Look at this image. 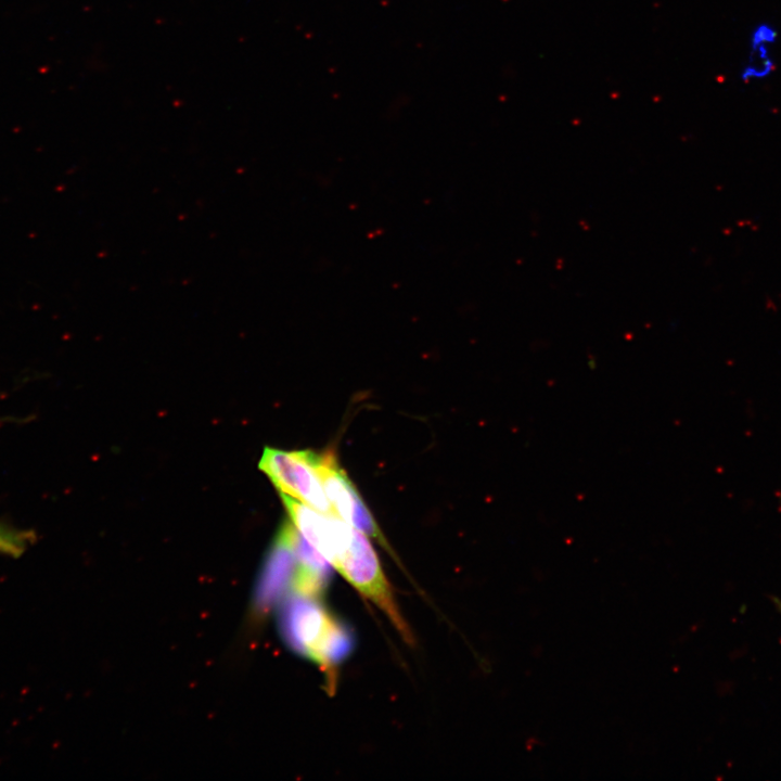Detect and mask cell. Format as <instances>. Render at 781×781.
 <instances>
[{
    "instance_id": "3",
    "label": "cell",
    "mask_w": 781,
    "mask_h": 781,
    "mask_svg": "<svg viewBox=\"0 0 781 781\" xmlns=\"http://www.w3.org/2000/svg\"><path fill=\"white\" fill-rule=\"evenodd\" d=\"M318 453L309 450L285 451L265 448L259 469L280 494L327 514H334L324 492L318 470Z\"/></svg>"
},
{
    "instance_id": "5",
    "label": "cell",
    "mask_w": 781,
    "mask_h": 781,
    "mask_svg": "<svg viewBox=\"0 0 781 781\" xmlns=\"http://www.w3.org/2000/svg\"><path fill=\"white\" fill-rule=\"evenodd\" d=\"M295 530L292 523H284L271 546L255 591V603L260 611H269L283 600L286 593L290 596L297 567Z\"/></svg>"
},
{
    "instance_id": "1",
    "label": "cell",
    "mask_w": 781,
    "mask_h": 781,
    "mask_svg": "<svg viewBox=\"0 0 781 781\" xmlns=\"http://www.w3.org/2000/svg\"><path fill=\"white\" fill-rule=\"evenodd\" d=\"M294 527L364 599L390 620L408 643L412 633L395 601L368 535L334 514L319 512L280 494Z\"/></svg>"
},
{
    "instance_id": "4",
    "label": "cell",
    "mask_w": 781,
    "mask_h": 781,
    "mask_svg": "<svg viewBox=\"0 0 781 781\" xmlns=\"http://www.w3.org/2000/svg\"><path fill=\"white\" fill-rule=\"evenodd\" d=\"M317 470L334 515L388 549L380 527L332 452L318 453Z\"/></svg>"
},
{
    "instance_id": "6",
    "label": "cell",
    "mask_w": 781,
    "mask_h": 781,
    "mask_svg": "<svg viewBox=\"0 0 781 781\" xmlns=\"http://www.w3.org/2000/svg\"><path fill=\"white\" fill-rule=\"evenodd\" d=\"M35 539L36 535L33 530L0 521V555L18 558L34 545Z\"/></svg>"
},
{
    "instance_id": "2",
    "label": "cell",
    "mask_w": 781,
    "mask_h": 781,
    "mask_svg": "<svg viewBox=\"0 0 781 781\" xmlns=\"http://www.w3.org/2000/svg\"><path fill=\"white\" fill-rule=\"evenodd\" d=\"M279 623L287 645L331 678L353 650L351 633L319 598L289 596L283 601Z\"/></svg>"
}]
</instances>
